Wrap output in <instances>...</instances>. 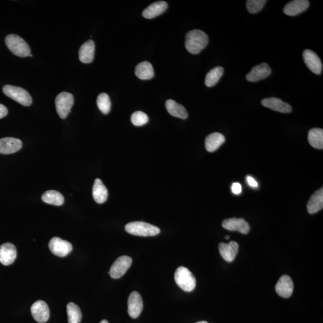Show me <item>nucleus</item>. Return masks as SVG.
Returning <instances> with one entry per match:
<instances>
[{"label": "nucleus", "instance_id": "5701e85b", "mask_svg": "<svg viewBox=\"0 0 323 323\" xmlns=\"http://www.w3.org/2000/svg\"><path fill=\"white\" fill-rule=\"evenodd\" d=\"M225 137L223 134L219 132H214L205 139V148L209 152H215L225 141Z\"/></svg>", "mask_w": 323, "mask_h": 323}, {"label": "nucleus", "instance_id": "1a4fd4ad", "mask_svg": "<svg viewBox=\"0 0 323 323\" xmlns=\"http://www.w3.org/2000/svg\"><path fill=\"white\" fill-rule=\"evenodd\" d=\"M31 312L36 321L44 323L47 322L50 317V311L47 304L43 301H36L31 306Z\"/></svg>", "mask_w": 323, "mask_h": 323}, {"label": "nucleus", "instance_id": "4c0bfd02", "mask_svg": "<svg viewBox=\"0 0 323 323\" xmlns=\"http://www.w3.org/2000/svg\"><path fill=\"white\" fill-rule=\"evenodd\" d=\"M224 238H225V239L229 240L230 237H229V236H228V235H227V236L225 237Z\"/></svg>", "mask_w": 323, "mask_h": 323}, {"label": "nucleus", "instance_id": "c756f323", "mask_svg": "<svg viewBox=\"0 0 323 323\" xmlns=\"http://www.w3.org/2000/svg\"><path fill=\"white\" fill-rule=\"evenodd\" d=\"M67 312L68 323H80L82 314L80 308L75 303L67 304Z\"/></svg>", "mask_w": 323, "mask_h": 323}, {"label": "nucleus", "instance_id": "f8f14e48", "mask_svg": "<svg viewBox=\"0 0 323 323\" xmlns=\"http://www.w3.org/2000/svg\"><path fill=\"white\" fill-rule=\"evenodd\" d=\"M128 312L132 319H137L141 314L143 309L142 299L137 292H133L129 295L128 301Z\"/></svg>", "mask_w": 323, "mask_h": 323}, {"label": "nucleus", "instance_id": "dca6fc26", "mask_svg": "<svg viewBox=\"0 0 323 323\" xmlns=\"http://www.w3.org/2000/svg\"><path fill=\"white\" fill-rule=\"evenodd\" d=\"M293 282L288 275H283L280 278L275 286V290L278 295L284 298H290L293 292Z\"/></svg>", "mask_w": 323, "mask_h": 323}, {"label": "nucleus", "instance_id": "423d86ee", "mask_svg": "<svg viewBox=\"0 0 323 323\" xmlns=\"http://www.w3.org/2000/svg\"><path fill=\"white\" fill-rule=\"evenodd\" d=\"M73 95L68 92H63L60 93L55 99V106L57 112L60 117L64 119L67 118L71 108L74 104Z\"/></svg>", "mask_w": 323, "mask_h": 323}, {"label": "nucleus", "instance_id": "7c9ffc66", "mask_svg": "<svg viewBox=\"0 0 323 323\" xmlns=\"http://www.w3.org/2000/svg\"><path fill=\"white\" fill-rule=\"evenodd\" d=\"M97 103L101 112L107 115L111 109V101L109 96L106 93H101L97 98Z\"/></svg>", "mask_w": 323, "mask_h": 323}, {"label": "nucleus", "instance_id": "39448f33", "mask_svg": "<svg viewBox=\"0 0 323 323\" xmlns=\"http://www.w3.org/2000/svg\"><path fill=\"white\" fill-rule=\"evenodd\" d=\"M2 91L7 97L23 106L28 107L33 102L30 94L22 87L7 84L3 87Z\"/></svg>", "mask_w": 323, "mask_h": 323}, {"label": "nucleus", "instance_id": "4468645a", "mask_svg": "<svg viewBox=\"0 0 323 323\" xmlns=\"http://www.w3.org/2000/svg\"><path fill=\"white\" fill-rule=\"evenodd\" d=\"M22 146L21 140L12 137L0 139V153L3 155L12 154L20 150Z\"/></svg>", "mask_w": 323, "mask_h": 323}, {"label": "nucleus", "instance_id": "9b49d317", "mask_svg": "<svg viewBox=\"0 0 323 323\" xmlns=\"http://www.w3.org/2000/svg\"><path fill=\"white\" fill-rule=\"evenodd\" d=\"M223 228L230 231H238L247 234L250 230V224L244 219L236 218L224 220L222 223Z\"/></svg>", "mask_w": 323, "mask_h": 323}, {"label": "nucleus", "instance_id": "f257e3e1", "mask_svg": "<svg viewBox=\"0 0 323 323\" xmlns=\"http://www.w3.org/2000/svg\"><path fill=\"white\" fill-rule=\"evenodd\" d=\"M208 41L207 34L204 32L200 30H192L186 34L185 46L190 54L197 55L205 48Z\"/></svg>", "mask_w": 323, "mask_h": 323}, {"label": "nucleus", "instance_id": "473e14b6", "mask_svg": "<svg viewBox=\"0 0 323 323\" xmlns=\"http://www.w3.org/2000/svg\"><path fill=\"white\" fill-rule=\"evenodd\" d=\"M131 119L132 123L136 126L144 125L149 121V117L146 114L140 111L132 114Z\"/></svg>", "mask_w": 323, "mask_h": 323}, {"label": "nucleus", "instance_id": "6e6552de", "mask_svg": "<svg viewBox=\"0 0 323 323\" xmlns=\"http://www.w3.org/2000/svg\"><path fill=\"white\" fill-rule=\"evenodd\" d=\"M49 247L54 255L60 258L67 256L73 250V246L70 242L58 237H54L50 240Z\"/></svg>", "mask_w": 323, "mask_h": 323}, {"label": "nucleus", "instance_id": "9d476101", "mask_svg": "<svg viewBox=\"0 0 323 323\" xmlns=\"http://www.w3.org/2000/svg\"><path fill=\"white\" fill-rule=\"evenodd\" d=\"M303 58L307 67L316 75H320L322 72L323 65L321 60L312 50H304Z\"/></svg>", "mask_w": 323, "mask_h": 323}, {"label": "nucleus", "instance_id": "393cba45", "mask_svg": "<svg viewBox=\"0 0 323 323\" xmlns=\"http://www.w3.org/2000/svg\"><path fill=\"white\" fill-rule=\"evenodd\" d=\"M166 110L174 117L186 119L188 117V113L186 108L173 100H168L165 103Z\"/></svg>", "mask_w": 323, "mask_h": 323}, {"label": "nucleus", "instance_id": "f704fd0d", "mask_svg": "<svg viewBox=\"0 0 323 323\" xmlns=\"http://www.w3.org/2000/svg\"><path fill=\"white\" fill-rule=\"evenodd\" d=\"M8 114V110L6 106L0 104V119H2L6 116Z\"/></svg>", "mask_w": 323, "mask_h": 323}, {"label": "nucleus", "instance_id": "58836bf2", "mask_svg": "<svg viewBox=\"0 0 323 323\" xmlns=\"http://www.w3.org/2000/svg\"><path fill=\"white\" fill-rule=\"evenodd\" d=\"M197 323H208L204 321H202V322H198Z\"/></svg>", "mask_w": 323, "mask_h": 323}, {"label": "nucleus", "instance_id": "aec40b11", "mask_svg": "<svg viewBox=\"0 0 323 323\" xmlns=\"http://www.w3.org/2000/svg\"><path fill=\"white\" fill-rule=\"evenodd\" d=\"M95 49V43L92 40L82 44L79 52V58L81 61L84 63L92 62L94 58Z\"/></svg>", "mask_w": 323, "mask_h": 323}, {"label": "nucleus", "instance_id": "c9c22d12", "mask_svg": "<svg viewBox=\"0 0 323 323\" xmlns=\"http://www.w3.org/2000/svg\"><path fill=\"white\" fill-rule=\"evenodd\" d=\"M247 180L248 183L249 185H250V186L253 187H258V182H257L255 180L252 178V177L248 176L247 177Z\"/></svg>", "mask_w": 323, "mask_h": 323}, {"label": "nucleus", "instance_id": "2f4dec72", "mask_svg": "<svg viewBox=\"0 0 323 323\" xmlns=\"http://www.w3.org/2000/svg\"><path fill=\"white\" fill-rule=\"evenodd\" d=\"M267 1L265 0H248L246 1L247 9L251 14L260 12Z\"/></svg>", "mask_w": 323, "mask_h": 323}, {"label": "nucleus", "instance_id": "f3484780", "mask_svg": "<svg viewBox=\"0 0 323 323\" xmlns=\"http://www.w3.org/2000/svg\"><path fill=\"white\" fill-rule=\"evenodd\" d=\"M262 104L270 109L283 113H289L292 111V107L288 103L283 101L278 98H267L262 100Z\"/></svg>", "mask_w": 323, "mask_h": 323}, {"label": "nucleus", "instance_id": "6ab92c4d", "mask_svg": "<svg viewBox=\"0 0 323 323\" xmlns=\"http://www.w3.org/2000/svg\"><path fill=\"white\" fill-rule=\"evenodd\" d=\"M309 6L308 0H295L285 5L283 11L288 16H296L305 11Z\"/></svg>", "mask_w": 323, "mask_h": 323}, {"label": "nucleus", "instance_id": "a211bd4d", "mask_svg": "<svg viewBox=\"0 0 323 323\" xmlns=\"http://www.w3.org/2000/svg\"><path fill=\"white\" fill-rule=\"evenodd\" d=\"M219 252L224 260L232 262L237 255L239 245L237 242H231L228 243L222 242L219 245Z\"/></svg>", "mask_w": 323, "mask_h": 323}, {"label": "nucleus", "instance_id": "72a5a7b5", "mask_svg": "<svg viewBox=\"0 0 323 323\" xmlns=\"http://www.w3.org/2000/svg\"><path fill=\"white\" fill-rule=\"evenodd\" d=\"M232 190L233 193H235V194H240L242 190V185L238 183V182H235V183L232 184Z\"/></svg>", "mask_w": 323, "mask_h": 323}, {"label": "nucleus", "instance_id": "7ed1b4c3", "mask_svg": "<svg viewBox=\"0 0 323 323\" xmlns=\"http://www.w3.org/2000/svg\"><path fill=\"white\" fill-rule=\"evenodd\" d=\"M6 46L13 54L20 57H28L31 49L27 43L19 36L9 34L5 39Z\"/></svg>", "mask_w": 323, "mask_h": 323}, {"label": "nucleus", "instance_id": "a878e982", "mask_svg": "<svg viewBox=\"0 0 323 323\" xmlns=\"http://www.w3.org/2000/svg\"><path fill=\"white\" fill-rule=\"evenodd\" d=\"M135 73L137 78L141 80H149L152 79L155 75L152 65L147 61L139 63L137 65Z\"/></svg>", "mask_w": 323, "mask_h": 323}, {"label": "nucleus", "instance_id": "0eeeda50", "mask_svg": "<svg viewBox=\"0 0 323 323\" xmlns=\"http://www.w3.org/2000/svg\"><path fill=\"white\" fill-rule=\"evenodd\" d=\"M132 263V260L130 257H119L111 267L109 272L110 276L114 279H120L128 271Z\"/></svg>", "mask_w": 323, "mask_h": 323}, {"label": "nucleus", "instance_id": "e433bc0d", "mask_svg": "<svg viewBox=\"0 0 323 323\" xmlns=\"http://www.w3.org/2000/svg\"><path fill=\"white\" fill-rule=\"evenodd\" d=\"M100 323H108V322L106 320H103Z\"/></svg>", "mask_w": 323, "mask_h": 323}, {"label": "nucleus", "instance_id": "2eb2a0df", "mask_svg": "<svg viewBox=\"0 0 323 323\" xmlns=\"http://www.w3.org/2000/svg\"><path fill=\"white\" fill-rule=\"evenodd\" d=\"M271 68L266 63H262L252 68L250 73L246 76L249 81L255 82L266 79L271 75Z\"/></svg>", "mask_w": 323, "mask_h": 323}, {"label": "nucleus", "instance_id": "c85d7f7f", "mask_svg": "<svg viewBox=\"0 0 323 323\" xmlns=\"http://www.w3.org/2000/svg\"><path fill=\"white\" fill-rule=\"evenodd\" d=\"M224 68L222 67H217L212 69L206 75L205 84L206 86L213 87L218 83L220 79L223 76Z\"/></svg>", "mask_w": 323, "mask_h": 323}, {"label": "nucleus", "instance_id": "bb28decb", "mask_svg": "<svg viewBox=\"0 0 323 323\" xmlns=\"http://www.w3.org/2000/svg\"><path fill=\"white\" fill-rule=\"evenodd\" d=\"M41 200L49 204L60 206L64 203V198L61 193L56 190H48L42 195Z\"/></svg>", "mask_w": 323, "mask_h": 323}, {"label": "nucleus", "instance_id": "f03ea898", "mask_svg": "<svg viewBox=\"0 0 323 323\" xmlns=\"http://www.w3.org/2000/svg\"><path fill=\"white\" fill-rule=\"evenodd\" d=\"M125 230L129 234L140 237H153L160 234L159 227L142 222H134L127 224Z\"/></svg>", "mask_w": 323, "mask_h": 323}, {"label": "nucleus", "instance_id": "20e7f679", "mask_svg": "<svg viewBox=\"0 0 323 323\" xmlns=\"http://www.w3.org/2000/svg\"><path fill=\"white\" fill-rule=\"evenodd\" d=\"M174 278L177 284L185 292H190L195 289L197 280L194 275L187 267H178L175 272Z\"/></svg>", "mask_w": 323, "mask_h": 323}, {"label": "nucleus", "instance_id": "4be33fe9", "mask_svg": "<svg viewBox=\"0 0 323 323\" xmlns=\"http://www.w3.org/2000/svg\"><path fill=\"white\" fill-rule=\"evenodd\" d=\"M323 207V188L313 193L307 204V210L309 214H314L322 210Z\"/></svg>", "mask_w": 323, "mask_h": 323}, {"label": "nucleus", "instance_id": "b1692460", "mask_svg": "<svg viewBox=\"0 0 323 323\" xmlns=\"http://www.w3.org/2000/svg\"><path fill=\"white\" fill-rule=\"evenodd\" d=\"M92 195H93L95 202L98 203H104L107 200V189L99 179H97L95 181L93 189H92Z\"/></svg>", "mask_w": 323, "mask_h": 323}, {"label": "nucleus", "instance_id": "412c9836", "mask_svg": "<svg viewBox=\"0 0 323 323\" xmlns=\"http://www.w3.org/2000/svg\"><path fill=\"white\" fill-rule=\"evenodd\" d=\"M167 8L168 4L165 1L155 2L144 10L142 12V16L146 19H153L162 14Z\"/></svg>", "mask_w": 323, "mask_h": 323}, {"label": "nucleus", "instance_id": "ddd939ff", "mask_svg": "<svg viewBox=\"0 0 323 323\" xmlns=\"http://www.w3.org/2000/svg\"><path fill=\"white\" fill-rule=\"evenodd\" d=\"M17 256V248L13 243L7 242L0 246V262L4 265L12 264Z\"/></svg>", "mask_w": 323, "mask_h": 323}, {"label": "nucleus", "instance_id": "cd10ccee", "mask_svg": "<svg viewBox=\"0 0 323 323\" xmlns=\"http://www.w3.org/2000/svg\"><path fill=\"white\" fill-rule=\"evenodd\" d=\"M308 140L312 147L317 149H323V130L321 128H313L308 132Z\"/></svg>", "mask_w": 323, "mask_h": 323}]
</instances>
